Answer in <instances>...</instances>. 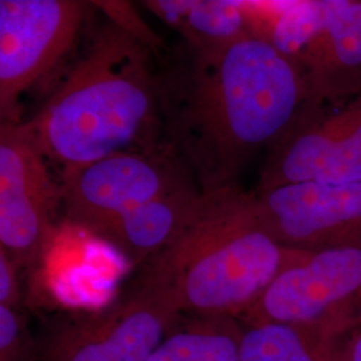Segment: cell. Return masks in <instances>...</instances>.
<instances>
[{
  "instance_id": "obj_18",
  "label": "cell",
  "mask_w": 361,
  "mask_h": 361,
  "mask_svg": "<svg viewBox=\"0 0 361 361\" xmlns=\"http://www.w3.org/2000/svg\"><path fill=\"white\" fill-rule=\"evenodd\" d=\"M18 265L0 250V305L15 308L19 300Z\"/></svg>"
},
{
  "instance_id": "obj_17",
  "label": "cell",
  "mask_w": 361,
  "mask_h": 361,
  "mask_svg": "<svg viewBox=\"0 0 361 361\" xmlns=\"http://www.w3.org/2000/svg\"><path fill=\"white\" fill-rule=\"evenodd\" d=\"M334 361H361V324L334 336Z\"/></svg>"
},
{
  "instance_id": "obj_1",
  "label": "cell",
  "mask_w": 361,
  "mask_h": 361,
  "mask_svg": "<svg viewBox=\"0 0 361 361\" xmlns=\"http://www.w3.org/2000/svg\"><path fill=\"white\" fill-rule=\"evenodd\" d=\"M158 77L165 149L202 193L237 185L307 102L296 63L257 34L219 49L185 44Z\"/></svg>"
},
{
  "instance_id": "obj_10",
  "label": "cell",
  "mask_w": 361,
  "mask_h": 361,
  "mask_svg": "<svg viewBox=\"0 0 361 361\" xmlns=\"http://www.w3.org/2000/svg\"><path fill=\"white\" fill-rule=\"evenodd\" d=\"M262 228L302 252L361 244V182H298L253 192Z\"/></svg>"
},
{
  "instance_id": "obj_7",
  "label": "cell",
  "mask_w": 361,
  "mask_h": 361,
  "mask_svg": "<svg viewBox=\"0 0 361 361\" xmlns=\"http://www.w3.org/2000/svg\"><path fill=\"white\" fill-rule=\"evenodd\" d=\"M89 4L75 0H0V118L19 121V99L74 44Z\"/></svg>"
},
{
  "instance_id": "obj_6",
  "label": "cell",
  "mask_w": 361,
  "mask_h": 361,
  "mask_svg": "<svg viewBox=\"0 0 361 361\" xmlns=\"http://www.w3.org/2000/svg\"><path fill=\"white\" fill-rule=\"evenodd\" d=\"M298 182H361V95L337 113L302 104L269 146L255 192Z\"/></svg>"
},
{
  "instance_id": "obj_3",
  "label": "cell",
  "mask_w": 361,
  "mask_h": 361,
  "mask_svg": "<svg viewBox=\"0 0 361 361\" xmlns=\"http://www.w3.org/2000/svg\"><path fill=\"white\" fill-rule=\"evenodd\" d=\"M310 253L274 241L258 219L253 192L237 183L201 194L182 232L145 264L138 285L180 314L240 319Z\"/></svg>"
},
{
  "instance_id": "obj_12",
  "label": "cell",
  "mask_w": 361,
  "mask_h": 361,
  "mask_svg": "<svg viewBox=\"0 0 361 361\" xmlns=\"http://www.w3.org/2000/svg\"><path fill=\"white\" fill-rule=\"evenodd\" d=\"M202 192L189 185L133 210L101 235L133 264H146L182 232Z\"/></svg>"
},
{
  "instance_id": "obj_11",
  "label": "cell",
  "mask_w": 361,
  "mask_h": 361,
  "mask_svg": "<svg viewBox=\"0 0 361 361\" xmlns=\"http://www.w3.org/2000/svg\"><path fill=\"white\" fill-rule=\"evenodd\" d=\"M307 102L361 95V1L325 0V19L297 61Z\"/></svg>"
},
{
  "instance_id": "obj_14",
  "label": "cell",
  "mask_w": 361,
  "mask_h": 361,
  "mask_svg": "<svg viewBox=\"0 0 361 361\" xmlns=\"http://www.w3.org/2000/svg\"><path fill=\"white\" fill-rule=\"evenodd\" d=\"M243 325L241 361H334V334L313 325Z\"/></svg>"
},
{
  "instance_id": "obj_5",
  "label": "cell",
  "mask_w": 361,
  "mask_h": 361,
  "mask_svg": "<svg viewBox=\"0 0 361 361\" xmlns=\"http://www.w3.org/2000/svg\"><path fill=\"white\" fill-rule=\"evenodd\" d=\"M240 320L313 325L334 335L361 324V244L310 253L283 271Z\"/></svg>"
},
{
  "instance_id": "obj_13",
  "label": "cell",
  "mask_w": 361,
  "mask_h": 361,
  "mask_svg": "<svg viewBox=\"0 0 361 361\" xmlns=\"http://www.w3.org/2000/svg\"><path fill=\"white\" fill-rule=\"evenodd\" d=\"M145 7L180 32L194 50L229 46L253 32L245 1L229 0H155Z\"/></svg>"
},
{
  "instance_id": "obj_15",
  "label": "cell",
  "mask_w": 361,
  "mask_h": 361,
  "mask_svg": "<svg viewBox=\"0 0 361 361\" xmlns=\"http://www.w3.org/2000/svg\"><path fill=\"white\" fill-rule=\"evenodd\" d=\"M241 332L234 317L193 316L177 323L147 361H241Z\"/></svg>"
},
{
  "instance_id": "obj_9",
  "label": "cell",
  "mask_w": 361,
  "mask_h": 361,
  "mask_svg": "<svg viewBox=\"0 0 361 361\" xmlns=\"http://www.w3.org/2000/svg\"><path fill=\"white\" fill-rule=\"evenodd\" d=\"M180 316L168 298L138 285L114 305L62 326L46 361H147Z\"/></svg>"
},
{
  "instance_id": "obj_4",
  "label": "cell",
  "mask_w": 361,
  "mask_h": 361,
  "mask_svg": "<svg viewBox=\"0 0 361 361\" xmlns=\"http://www.w3.org/2000/svg\"><path fill=\"white\" fill-rule=\"evenodd\" d=\"M189 185L165 147L126 150L63 171L62 205L73 224L101 237L130 212Z\"/></svg>"
},
{
  "instance_id": "obj_2",
  "label": "cell",
  "mask_w": 361,
  "mask_h": 361,
  "mask_svg": "<svg viewBox=\"0 0 361 361\" xmlns=\"http://www.w3.org/2000/svg\"><path fill=\"white\" fill-rule=\"evenodd\" d=\"M27 125L40 152L63 171L133 146L153 149L161 118L150 42L114 20L102 26Z\"/></svg>"
},
{
  "instance_id": "obj_16",
  "label": "cell",
  "mask_w": 361,
  "mask_h": 361,
  "mask_svg": "<svg viewBox=\"0 0 361 361\" xmlns=\"http://www.w3.org/2000/svg\"><path fill=\"white\" fill-rule=\"evenodd\" d=\"M23 323L13 307L0 305V359L16 361L20 352Z\"/></svg>"
},
{
  "instance_id": "obj_8",
  "label": "cell",
  "mask_w": 361,
  "mask_h": 361,
  "mask_svg": "<svg viewBox=\"0 0 361 361\" xmlns=\"http://www.w3.org/2000/svg\"><path fill=\"white\" fill-rule=\"evenodd\" d=\"M62 188L49 174L27 122L0 125V250L18 267L46 249Z\"/></svg>"
}]
</instances>
